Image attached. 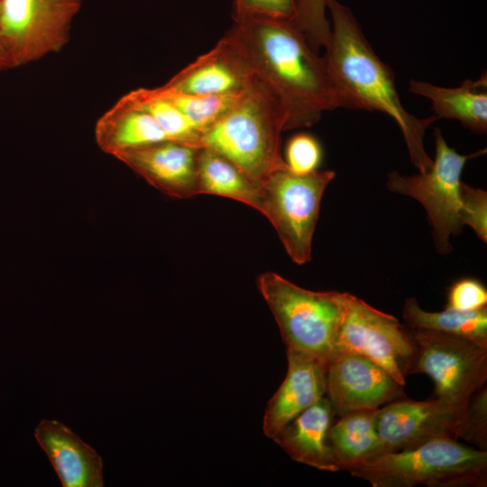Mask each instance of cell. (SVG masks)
<instances>
[{
    "label": "cell",
    "mask_w": 487,
    "mask_h": 487,
    "mask_svg": "<svg viewBox=\"0 0 487 487\" xmlns=\"http://www.w3.org/2000/svg\"><path fill=\"white\" fill-rule=\"evenodd\" d=\"M125 96L153 117L168 140L200 147V132L156 87H140L130 91Z\"/></svg>",
    "instance_id": "cell-23"
},
{
    "label": "cell",
    "mask_w": 487,
    "mask_h": 487,
    "mask_svg": "<svg viewBox=\"0 0 487 487\" xmlns=\"http://www.w3.org/2000/svg\"><path fill=\"white\" fill-rule=\"evenodd\" d=\"M253 78L236 47L224 36L167 81L163 87L188 95L209 96L242 92Z\"/></svg>",
    "instance_id": "cell-15"
},
{
    "label": "cell",
    "mask_w": 487,
    "mask_h": 487,
    "mask_svg": "<svg viewBox=\"0 0 487 487\" xmlns=\"http://www.w3.org/2000/svg\"><path fill=\"white\" fill-rule=\"evenodd\" d=\"M409 90L431 101L438 119L457 120L475 133L487 132V76L466 79L456 87H445L427 81L411 79Z\"/></svg>",
    "instance_id": "cell-19"
},
{
    "label": "cell",
    "mask_w": 487,
    "mask_h": 487,
    "mask_svg": "<svg viewBox=\"0 0 487 487\" xmlns=\"http://www.w3.org/2000/svg\"><path fill=\"white\" fill-rule=\"evenodd\" d=\"M156 88L184 114L200 132V134L219 119L244 91L225 95L198 96L172 91L162 86Z\"/></svg>",
    "instance_id": "cell-24"
},
{
    "label": "cell",
    "mask_w": 487,
    "mask_h": 487,
    "mask_svg": "<svg viewBox=\"0 0 487 487\" xmlns=\"http://www.w3.org/2000/svg\"><path fill=\"white\" fill-rule=\"evenodd\" d=\"M417 345L409 375L424 373L435 384L434 398L463 411L486 385L487 347L465 337L411 329Z\"/></svg>",
    "instance_id": "cell-8"
},
{
    "label": "cell",
    "mask_w": 487,
    "mask_h": 487,
    "mask_svg": "<svg viewBox=\"0 0 487 487\" xmlns=\"http://www.w3.org/2000/svg\"><path fill=\"white\" fill-rule=\"evenodd\" d=\"M334 416L324 396L285 426L273 441L299 463L322 471H341L328 443Z\"/></svg>",
    "instance_id": "cell-17"
},
{
    "label": "cell",
    "mask_w": 487,
    "mask_h": 487,
    "mask_svg": "<svg viewBox=\"0 0 487 487\" xmlns=\"http://www.w3.org/2000/svg\"><path fill=\"white\" fill-rule=\"evenodd\" d=\"M331 34L323 57L339 108L378 111L391 116L400 127L412 164L419 172L429 170L424 136L438 118H418L400 98L395 75L372 48L353 12L338 0H326Z\"/></svg>",
    "instance_id": "cell-2"
},
{
    "label": "cell",
    "mask_w": 487,
    "mask_h": 487,
    "mask_svg": "<svg viewBox=\"0 0 487 487\" xmlns=\"http://www.w3.org/2000/svg\"><path fill=\"white\" fill-rule=\"evenodd\" d=\"M341 299L343 315L337 351H349L371 359L404 386L417 353L411 331L393 316L354 295L341 292Z\"/></svg>",
    "instance_id": "cell-10"
},
{
    "label": "cell",
    "mask_w": 487,
    "mask_h": 487,
    "mask_svg": "<svg viewBox=\"0 0 487 487\" xmlns=\"http://www.w3.org/2000/svg\"><path fill=\"white\" fill-rule=\"evenodd\" d=\"M455 438H462L480 450H487V388L473 395L461 413Z\"/></svg>",
    "instance_id": "cell-26"
},
{
    "label": "cell",
    "mask_w": 487,
    "mask_h": 487,
    "mask_svg": "<svg viewBox=\"0 0 487 487\" xmlns=\"http://www.w3.org/2000/svg\"><path fill=\"white\" fill-rule=\"evenodd\" d=\"M460 218L463 225H469L476 235L487 243V192L464 182L460 188Z\"/></svg>",
    "instance_id": "cell-28"
},
{
    "label": "cell",
    "mask_w": 487,
    "mask_h": 487,
    "mask_svg": "<svg viewBox=\"0 0 487 487\" xmlns=\"http://www.w3.org/2000/svg\"><path fill=\"white\" fill-rule=\"evenodd\" d=\"M335 176L334 170L297 174L286 168L275 170L261 184V213L273 225L288 255L297 264L311 260L321 199Z\"/></svg>",
    "instance_id": "cell-7"
},
{
    "label": "cell",
    "mask_w": 487,
    "mask_h": 487,
    "mask_svg": "<svg viewBox=\"0 0 487 487\" xmlns=\"http://www.w3.org/2000/svg\"><path fill=\"white\" fill-rule=\"evenodd\" d=\"M462 412L434 397L427 400L403 397L385 404L376 413L379 455L413 448L442 436L455 438Z\"/></svg>",
    "instance_id": "cell-12"
},
{
    "label": "cell",
    "mask_w": 487,
    "mask_h": 487,
    "mask_svg": "<svg viewBox=\"0 0 487 487\" xmlns=\"http://www.w3.org/2000/svg\"><path fill=\"white\" fill-rule=\"evenodd\" d=\"M402 316L411 329L430 330L468 338L487 347V306L473 311L424 310L415 298L405 299Z\"/></svg>",
    "instance_id": "cell-22"
},
{
    "label": "cell",
    "mask_w": 487,
    "mask_h": 487,
    "mask_svg": "<svg viewBox=\"0 0 487 487\" xmlns=\"http://www.w3.org/2000/svg\"><path fill=\"white\" fill-rule=\"evenodd\" d=\"M257 287L287 349L326 364L337 351L343 315L341 292L309 290L271 271L259 275Z\"/></svg>",
    "instance_id": "cell-5"
},
{
    "label": "cell",
    "mask_w": 487,
    "mask_h": 487,
    "mask_svg": "<svg viewBox=\"0 0 487 487\" xmlns=\"http://www.w3.org/2000/svg\"><path fill=\"white\" fill-rule=\"evenodd\" d=\"M377 409H361L339 417L328 432V443L341 470L379 455Z\"/></svg>",
    "instance_id": "cell-20"
},
{
    "label": "cell",
    "mask_w": 487,
    "mask_h": 487,
    "mask_svg": "<svg viewBox=\"0 0 487 487\" xmlns=\"http://www.w3.org/2000/svg\"><path fill=\"white\" fill-rule=\"evenodd\" d=\"M435 158L427 171L407 176L399 171L388 173L387 188L393 193L408 196L418 201L427 212L432 227L436 252H451L450 237L463 230L460 218L461 176L466 162L482 155L486 149L472 154H460L446 142L440 129L434 131Z\"/></svg>",
    "instance_id": "cell-6"
},
{
    "label": "cell",
    "mask_w": 487,
    "mask_h": 487,
    "mask_svg": "<svg viewBox=\"0 0 487 487\" xmlns=\"http://www.w3.org/2000/svg\"><path fill=\"white\" fill-rule=\"evenodd\" d=\"M199 150L198 146L165 140L115 157L164 194L188 198L199 194Z\"/></svg>",
    "instance_id": "cell-13"
},
{
    "label": "cell",
    "mask_w": 487,
    "mask_h": 487,
    "mask_svg": "<svg viewBox=\"0 0 487 487\" xmlns=\"http://www.w3.org/2000/svg\"><path fill=\"white\" fill-rule=\"evenodd\" d=\"M285 115L273 93L257 77L233 106L205 129L199 146L224 156L260 185L288 168L280 153Z\"/></svg>",
    "instance_id": "cell-3"
},
{
    "label": "cell",
    "mask_w": 487,
    "mask_h": 487,
    "mask_svg": "<svg viewBox=\"0 0 487 487\" xmlns=\"http://www.w3.org/2000/svg\"><path fill=\"white\" fill-rule=\"evenodd\" d=\"M199 194H211L240 201L261 213L262 186L219 153L200 147Z\"/></svg>",
    "instance_id": "cell-21"
},
{
    "label": "cell",
    "mask_w": 487,
    "mask_h": 487,
    "mask_svg": "<svg viewBox=\"0 0 487 487\" xmlns=\"http://www.w3.org/2000/svg\"><path fill=\"white\" fill-rule=\"evenodd\" d=\"M326 12V0H297L292 22L317 52L326 48L330 39L331 27Z\"/></svg>",
    "instance_id": "cell-25"
},
{
    "label": "cell",
    "mask_w": 487,
    "mask_h": 487,
    "mask_svg": "<svg viewBox=\"0 0 487 487\" xmlns=\"http://www.w3.org/2000/svg\"><path fill=\"white\" fill-rule=\"evenodd\" d=\"M487 306V289L476 279L464 278L448 289L446 308L457 311H473Z\"/></svg>",
    "instance_id": "cell-30"
},
{
    "label": "cell",
    "mask_w": 487,
    "mask_h": 487,
    "mask_svg": "<svg viewBox=\"0 0 487 487\" xmlns=\"http://www.w3.org/2000/svg\"><path fill=\"white\" fill-rule=\"evenodd\" d=\"M225 36L252 72L273 93L284 115V131L310 127L323 113L339 108L323 57L291 20H234Z\"/></svg>",
    "instance_id": "cell-1"
},
{
    "label": "cell",
    "mask_w": 487,
    "mask_h": 487,
    "mask_svg": "<svg viewBox=\"0 0 487 487\" xmlns=\"http://www.w3.org/2000/svg\"><path fill=\"white\" fill-rule=\"evenodd\" d=\"M98 147L114 157L124 151L168 140L153 117L125 95L96 121Z\"/></svg>",
    "instance_id": "cell-18"
},
{
    "label": "cell",
    "mask_w": 487,
    "mask_h": 487,
    "mask_svg": "<svg viewBox=\"0 0 487 487\" xmlns=\"http://www.w3.org/2000/svg\"><path fill=\"white\" fill-rule=\"evenodd\" d=\"M322 158L321 144L312 134L298 133L287 142L284 161L294 173L307 174L317 170Z\"/></svg>",
    "instance_id": "cell-27"
},
{
    "label": "cell",
    "mask_w": 487,
    "mask_h": 487,
    "mask_svg": "<svg viewBox=\"0 0 487 487\" xmlns=\"http://www.w3.org/2000/svg\"><path fill=\"white\" fill-rule=\"evenodd\" d=\"M297 0H234V20L245 17H265L293 20Z\"/></svg>",
    "instance_id": "cell-29"
},
{
    "label": "cell",
    "mask_w": 487,
    "mask_h": 487,
    "mask_svg": "<svg viewBox=\"0 0 487 487\" xmlns=\"http://www.w3.org/2000/svg\"><path fill=\"white\" fill-rule=\"evenodd\" d=\"M81 0H0V44L10 69L59 52Z\"/></svg>",
    "instance_id": "cell-9"
},
{
    "label": "cell",
    "mask_w": 487,
    "mask_h": 487,
    "mask_svg": "<svg viewBox=\"0 0 487 487\" xmlns=\"http://www.w3.org/2000/svg\"><path fill=\"white\" fill-rule=\"evenodd\" d=\"M10 69L7 59L0 44V70Z\"/></svg>",
    "instance_id": "cell-31"
},
{
    "label": "cell",
    "mask_w": 487,
    "mask_h": 487,
    "mask_svg": "<svg viewBox=\"0 0 487 487\" xmlns=\"http://www.w3.org/2000/svg\"><path fill=\"white\" fill-rule=\"evenodd\" d=\"M348 472L373 487H484L487 451L442 436L413 448L377 455Z\"/></svg>",
    "instance_id": "cell-4"
},
{
    "label": "cell",
    "mask_w": 487,
    "mask_h": 487,
    "mask_svg": "<svg viewBox=\"0 0 487 487\" xmlns=\"http://www.w3.org/2000/svg\"><path fill=\"white\" fill-rule=\"evenodd\" d=\"M285 379L269 400L262 420L264 435L274 439L297 416L326 393V364L294 350L287 349Z\"/></svg>",
    "instance_id": "cell-14"
},
{
    "label": "cell",
    "mask_w": 487,
    "mask_h": 487,
    "mask_svg": "<svg viewBox=\"0 0 487 487\" xmlns=\"http://www.w3.org/2000/svg\"><path fill=\"white\" fill-rule=\"evenodd\" d=\"M34 437L63 487L104 485L102 457L64 424L42 419Z\"/></svg>",
    "instance_id": "cell-16"
},
{
    "label": "cell",
    "mask_w": 487,
    "mask_h": 487,
    "mask_svg": "<svg viewBox=\"0 0 487 487\" xmlns=\"http://www.w3.org/2000/svg\"><path fill=\"white\" fill-rule=\"evenodd\" d=\"M403 387L381 365L356 353L337 351L326 363L327 399L338 417L403 398Z\"/></svg>",
    "instance_id": "cell-11"
}]
</instances>
